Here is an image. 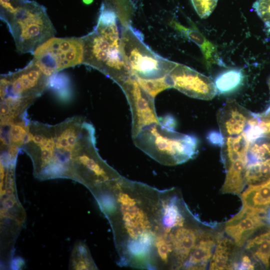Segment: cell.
<instances>
[{
	"label": "cell",
	"instance_id": "12",
	"mask_svg": "<svg viewBox=\"0 0 270 270\" xmlns=\"http://www.w3.org/2000/svg\"><path fill=\"white\" fill-rule=\"evenodd\" d=\"M252 115V112L236 101L228 99L216 115L220 134L224 138L241 134Z\"/></svg>",
	"mask_w": 270,
	"mask_h": 270
},
{
	"label": "cell",
	"instance_id": "16",
	"mask_svg": "<svg viewBox=\"0 0 270 270\" xmlns=\"http://www.w3.org/2000/svg\"><path fill=\"white\" fill-rule=\"evenodd\" d=\"M216 243L212 236L203 233L188 258L186 270L205 269L210 262Z\"/></svg>",
	"mask_w": 270,
	"mask_h": 270
},
{
	"label": "cell",
	"instance_id": "22",
	"mask_svg": "<svg viewBox=\"0 0 270 270\" xmlns=\"http://www.w3.org/2000/svg\"><path fill=\"white\" fill-rule=\"evenodd\" d=\"M270 178V158L248 164L246 172V184H255Z\"/></svg>",
	"mask_w": 270,
	"mask_h": 270
},
{
	"label": "cell",
	"instance_id": "15",
	"mask_svg": "<svg viewBox=\"0 0 270 270\" xmlns=\"http://www.w3.org/2000/svg\"><path fill=\"white\" fill-rule=\"evenodd\" d=\"M171 23L176 30L200 47L208 68L210 67L212 64L219 62L216 46L206 38L196 28H186L176 21H172Z\"/></svg>",
	"mask_w": 270,
	"mask_h": 270
},
{
	"label": "cell",
	"instance_id": "19",
	"mask_svg": "<svg viewBox=\"0 0 270 270\" xmlns=\"http://www.w3.org/2000/svg\"><path fill=\"white\" fill-rule=\"evenodd\" d=\"M234 243L230 238L218 237L210 262V269L220 270L229 269L230 256Z\"/></svg>",
	"mask_w": 270,
	"mask_h": 270
},
{
	"label": "cell",
	"instance_id": "3",
	"mask_svg": "<svg viewBox=\"0 0 270 270\" xmlns=\"http://www.w3.org/2000/svg\"><path fill=\"white\" fill-rule=\"evenodd\" d=\"M50 77L31 60L24 68L0 76V120L22 118L27 108L46 90Z\"/></svg>",
	"mask_w": 270,
	"mask_h": 270
},
{
	"label": "cell",
	"instance_id": "29",
	"mask_svg": "<svg viewBox=\"0 0 270 270\" xmlns=\"http://www.w3.org/2000/svg\"><path fill=\"white\" fill-rule=\"evenodd\" d=\"M208 139L211 143L221 146L223 143L224 138L220 132L218 133L216 132H212L208 134Z\"/></svg>",
	"mask_w": 270,
	"mask_h": 270
},
{
	"label": "cell",
	"instance_id": "11",
	"mask_svg": "<svg viewBox=\"0 0 270 270\" xmlns=\"http://www.w3.org/2000/svg\"><path fill=\"white\" fill-rule=\"evenodd\" d=\"M266 212L242 206L226 222L224 231L235 246H242L256 231L266 226Z\"/></svg>",
	"mask_w": 270,
	"mask_h": 270
},
{
	"label": "cell",
	"instance_id": "23",
	"mask_svg": "<svg viewBox=\"0 0 270 270\" xmlns=\"http://www.w3.org/2000/svg\"><path fill=\"white\" fill-rule=\"evenodd\" d=\"M270 158V138L262 137L250 143L248 154V164Z\"/></svg>",
	"mask_w": 270,
	"mask_h": 270
},
{
	"label": "cell",
	"instance_id": "17",
	"mask_svg": "<svg viewBox=\"0 0 270 270\" xmlns=\"http://www.w3.org/2000/svg\"><path fill=\"white\" fill-rule=\"evenodd\" d=\"M250 144L242 133L224 138L220 154L225 168L237 159L247 156Z\"/></svg>",
	"mask_w": 270,
	"mask_h": 270
},
{
	"label": "cell",
	"instance_id": "31",
	"mask_svg": "<svg viewBox=\"0 0 270 270\" xmlns=\"http://www.w3.org/2000/svg\"><path fill=\"white\" fill-rule=\"evenodd\" d=\"M266 112L270 115V106L268 108L266 111Z\"/></svg>",
	"mask_w": 270,
	"mask_h": 270
},
{
	"label": "cell",
	"instance_id": "10",
	"mask_svg": "<svg viewBox=\"0 0 270 270\" xmlns=\"http://www.w3.org/2000/svg\"><path fill=\"white\" fill-rule=\"evenodd\" d=\"M168 76L172 88L190 97L210 100L218 94L210 78L186 65L177 63Z\"/></svg>",
	"mask_w": 270,
	"mask_h": 270
},
{
	"label": "cell",
	"instance_id": "7",
	"mask_svg": "<svg viewBox=\"0 0 270 270\" xmlns=\"http://www.w3.org/2000/svg\"><path fill=\"white\" fill-rule=\"evenodd\" d=\"M82 64L91 66L112 79L119 86L132 76L120 50L112 46L94 30L82 36Z\"/></svg>",
	"mask_w": 270,
	"mask_h": 270
},
{
	"label": "cell",
	"instance_id": "30",
	"mask_svg": "<svg viewBox=\"0 0 270 270\" xmlns=\"http://www.w3.org/2000/svg\"><path fill=\"white\" fill-rule=\"evenodd\" d=\"M266 220L270 224V208H269L266 214Z\"/></svg>",
	"mask_w": 270,
	"mask_h": 270
},
{
	"label": "cell",
	"instance_id": "13",
	"mask_svg": "<svg viewBox=\"0 0 270 270\" xmlns=\"http://www.w3.org/2000/svg\"><path fill=\"white\" fill-rule=\"evenodd\" d=\"M242 206L267 212L270 208V178L255 184H249L242 194Z\"/></svg>",
	"mask_w": 270,
	"mask_h": 270
},
{
	"label": "cell",
	"instance_id": "8",
	"mask_svg": "<svg viewBox=\"0 0 270 270\" xmlns=\"http://www.w3.org/2000/svg\"><path fill=\"white\" fill-rule=\"evenodd\" d=\"M32 60L46 76L51 77L60 71L82 64V37L52 38L38 47Z\"/></svg>",
	"mask_w": 270,
	"mask_h": 270
},
{
	"label": "cell",
	"instance_id": "5",
	"mask_svg": "<svg viewBox=\"0 0 270 270\" xmlns=\"http://www.w3.org/2000/svg\"><path fill=\"white\" fill-rule=\"evenodd\" d=\"M4 22L18 52L34 54L36 49L54 37L55 28L44 8L34 2L18 6Z\"/></svg>",
	"mask_w": 270,
	"mask_h": 270
},
{
	"label": "cell",
	"instance_id": "26",
	"mask_svg": "<svg viewBox=\"0 0 270 270\" xmlns=\"http://www.w3.org/2000/svg\"><path fill=\"white\" fill-rule=\"evenodd\" d=\"M198 16L201 18L209 16L215 8L218 0H190Z\"/></svg>",
	"mask_w": 270,
	"mask_h": 270
},
{
	"label": "cell",
	"instance_id": "1",
	"mask_svg": "<svg viewBox=\"0 0 270 270\" xmlns=\"http://www.w3.org/2000/svg\"><path fill=\"white\" fill-rule=\"evenodd\" d=\"M174 188L158 190L122 176L96 200L108 220L120 266L174 269V242L186 225Z\"/></svg>",
	"mask_w": 270,
	"mask_h": 270
},
{
	"label": "cell",
	"instance_id": "25",
	"mask_svg": "<svg viewBox=\"0 0 270 270\" xmlns=\"http://www.w3.org/2000/svg\"><path fill=\"white\" fill-rule=\"evenodd\" d=\"M136 78L140 86L154 98L161 92L172 88L168 75L156 79Z\"/></svg>",
	"mask_w": 270,
	"mask_h": 270
},
{
	"label": "cell",
	"instance_id": "14",
	"mask_svg": "<svg viewBox=\"0 0 270 270\" xmlns=\"http://www.w3.org/2000/svg\"><path fill=\"white\" fill-rule=\"evenodd\" d=\"M248 166L247 156L230 163L226 168V176L222 192L224 194H239L246 184V172Z\"/></svg>",
	"mask_w": 270,
	"mask_h": 270
},
{
	"label": "cell",
	"instance_id": "24",
	"mask_svg": "<svg viewBox=\"0 0 270 270\" xmlns=\"http://www.w3.org/2000/svg\"><path fill=\"white\" fill-rule=\"evenodd\" d=\"M116 13L122 27L130 25L132 6L130 0H107L106 4Z\"/></svg>",
	"mask_w": 270,
	"mask_h": 270
},
{
	"label": "cell",
	"instance_id": "4",
	"mask_svg": "<svg viewBox=\"0 0 270 270\" xmlns=\"http://www.w3.org/2000/svg\"><path fill=\"white\" fill-rule=\"evenodd\" d=\"M132 140L137 148L165 166L184 163L198 152V142L195 136L177 132L160 122L145 127Z\"/></svg>",
	"mask_w": 270,
	"mask_h": 270
},
{
	"label": "cell",
	"instance_id": "9",
	"mask_svg": "<svg viewBox=\"0 0 270 270\" xmlns=\"http://www.w3.org/2000/svg\"><path fill=\"white\" fill-rule=\"evenodd\" d=\"M120 86L130 108L132 138L145 127L160 122V118L158 116L156 111L154 98L140 86L136 77L132 76Z\"/></svg>",
	"mask_w": 270,
	"mask_h": 270
},
{
	"label": "cell",
	"instance_id": "28",
	"mask_svg": "<svg viewBox=\"0 0 270 270\" xmlns=\"http://www.w3.org/2000/svg\"><path fill=\"white\" fill-rule=\"evenodd\" d=\"M230 269L254 270V265L248 256L244 255L238 262L232 263Z\"/></svg>",
	"mask_w": 270,
	"mask_h": 270
},
{
	"label": "cell",
	"instance_id": "2",
	"mask_svg": "<svg viewBox=\"0 0 270 270\" xmlns=\"http://www.w3.org/2000/svg\"><path fill=\"white\" fill-rule=\"evenodd\" d=\"M94 140L92 124L74 116L55 125L29 122L22 148L32 161L36 178L70 179L80 154Z\"/></svg>",
	"mask_w": 270,
	"mask_h": 270
},
{
	"label": "cell",
	"instance_id": "20",
	"mask_svg": "<svg viewBox=\"0 0 270 270\" xmlns=\"http://www.w3.org/2000/svg\"><path fill=\"white\" fill-rule=\"evenodd\" d=\"M244 74L242 70L231 68L218 75L214 80L218 93L226 94L236 90L242 84Z\"/></svg>",
	"mask_w": 270,
	"mask_h": 270
},
{
	"label": "cell",
	"instance_id": "21",
	"mask_svg": "<svg viewBox=\"0 0 270 270\" xmlns=\"http://www.w3.org/2000/svg\"><path fill=\"white\" fill-rule=\"evenodd\" d=\"M70 270H97L87 246L78 241L72 250L69 263Z\"/></svg>",
	"mask_w": 270,
	"mask_h": 270
},
{
	"label": "cell",
	"instance_id": "18",
	"mask_svg": "<svg viewBox=\"0 0 270 270\" xmlns=\"http://www.w3.org/2000/svg\"><path fill=\"white\" fill-rule=\"evenodd\" d=\"M246 248L254 258L264 267H270V226L264 232L250 238L246 243Z\"/></svg>",
	"mask_w": 270,
	"mask_h": 270
},
{
	"label": "cell",
	"instance_id": "27",
	"mask_svg": "<svg viewBox=\"0 0 270 270\" xmlns=\"http://www.w3.org/2000/svg\"><path fill=\"white\" fill-rule=\"evenodd\" d=\"M252 7L264 24L270 28V0H256Z\"/></svg>",
	"mask_w": 270,
	"mask_h": 270
},
{
	"label": "cell",
	"instance_id": "6",
	"mask_svg": "<svg viewBox=\"0 0 270 270\" xmlns=\"http://www.w3.org/2000/svg\"><path fill=\"white\" fill-rule=\"evenodd\" d=\"M121 52L132 75L140 79H156L167 76L177 63L152 51L144 42L142 35L131 25L122 27Z\"/></svg>",
	"mask_w": 270,
	"mask_h": 270
}]
</instances>
